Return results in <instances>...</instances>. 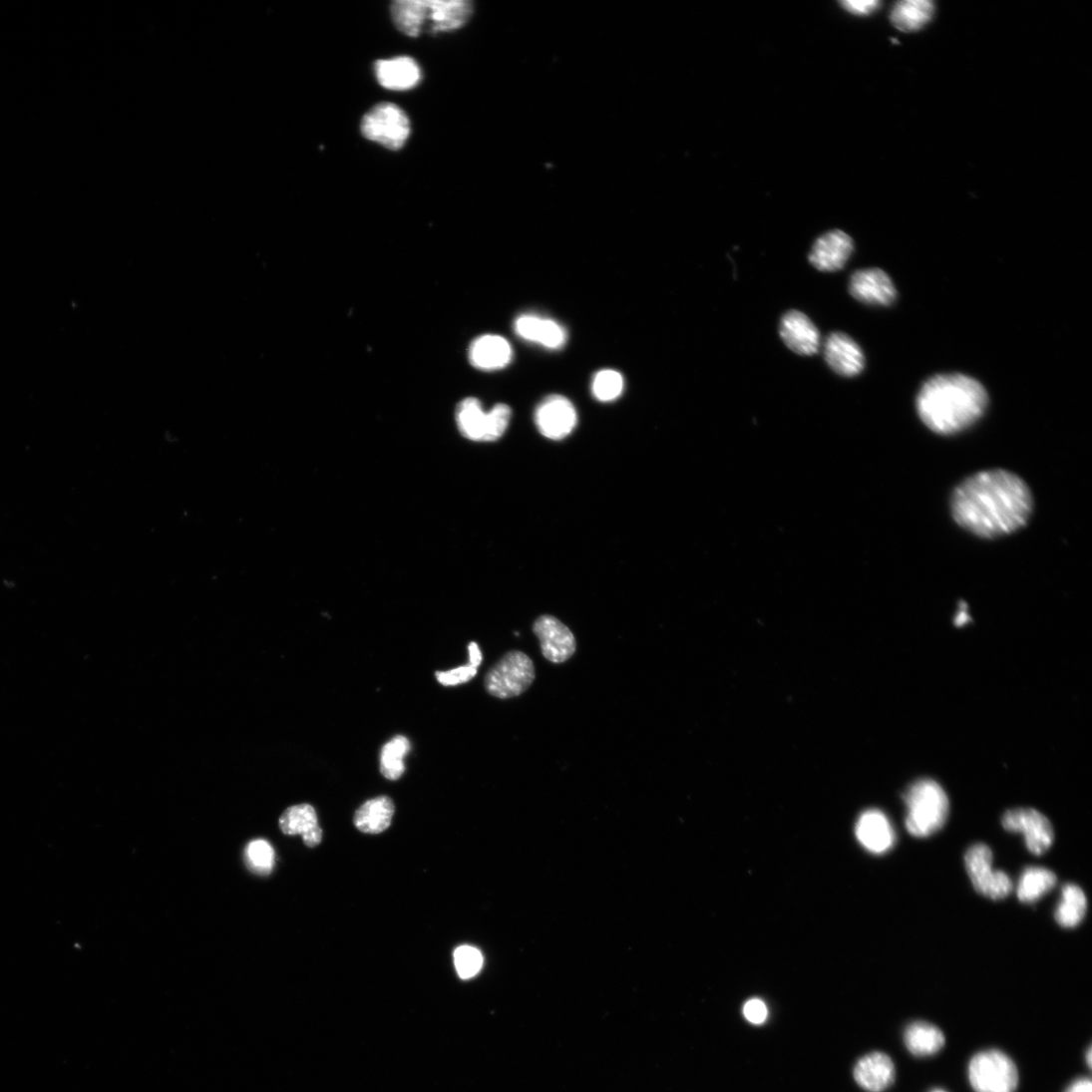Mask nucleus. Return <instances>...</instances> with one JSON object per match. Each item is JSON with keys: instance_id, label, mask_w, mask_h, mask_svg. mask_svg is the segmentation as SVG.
Masks as SVG:
<instances>
[{"instance_id": "36", "label": "nucleus", "mask_w": 1092, "mask_h": 1092, "mask_svg": "<svg viewBox=\"0 0 1092 1092\" xmlns=\"http://www.w3.org/2000/svg\"><path fill=\"white\" fill-rule=\"evenodd\" d=\"M1066 1092H1092L1090 1079L1079 1078L1069 1085Z\"/></svg>"}, {"instance_id": "1", "label": "nucleus", "mask_w": 1092, "mask_h": 1092, "mask_svg": "<svg viewBox=\"0 0 1092 1092\" xmlns=\"http://www.w3.org/2000/svg\"><path fill=\"white\" fill-rule=\"evenodd\" d=\"M951 512L964 530L983 539H994L1027 525L1033 512V497L1025 481L1013 473L984 471L955 489Z\"/></svg>"}, {"instance_id": "8", "label": "nucleus", "mask_w": 1092, "mask_h": 1092, "mask_svg": "<svg viewBox=\"0 0 1092 1092\" xmlns=\"http://www.w3.org/2000/svg\"><path fill=\"white\" fill-rule=\"evenodd\" d=\"M993 855L984 844L973 845L965 855V866L975 891L993 901L1006 899L1012 883L1002 871L992 870Z\"/></svg>"}, {"instance_id": "34", "label": "nucleus", "mask_w": 1092, "mask_h": 1092, "mask_svg": "<svg viewBox=\"0 0 1092 1092\" xmlns=\"http://www.w3.org/2000/svg\"><path fill=\"white\" fill-rule=\"evenodd\" d=\"M744 1015L751 1024L762 1025L767 1021L768 1008L763 1000L753 998L746 1002Z\"/></svg>"}, {"instance_id": "2", "label": "nucleus", "mask_w": 1092, "mask_h": 1092, "mask_svg": "<svg viewBox=\"0 0 1092 1092\" xmlns=\"http://www.w3.org/2000/svg\"><path fill=\"white\" fill-rule=\"evenodd\" d=\"M988 395L976 380L959 374L929 379L916 398V410L924 425L940 435L961 432L984 414Z\"/></svg>"}, {"instance_id": "39", "label": "nucleus", "mask_w": 1092, "mask_h": 1092, "mask_svg": "<svg viewBox=\"0 0 1092 1092\" xmlns=\"http://www.w3.org/2000/svg\"><path fill=\"white\" fill-rule=\"evenodd\" d=\"M930 1092H946V1091H944V1090H941V1089H934V1090H932V1091H930Z\"/></svg>"}, {"instance_id": "7", "label": "nucleus", "mask_w": 1092, "mask_h": 1092, "mask_svg": "<svg viewBox=\"0 0 1092 1092\" xmlns=\"http://www.w3.org/2000/svg\"><path fill=\"white\" fill-rule=\"evenodd\" d=\"M361 132L367 139L379 143L390 151H399L406 144L410 132V121L398 106L380 104L364 116Z\"/></svg>"}, {"instance_id": "19", "label": "nucleus", "mask_w": 1092, "mask_h": 1092, "mask_svg": "<svg viewBox=\"0 0 1092 1092\" xmlns=\"http://www.w3.org/2000/svg\"><path fill=\"white\" fill-rule=\"evenodd\" d=\"M514 350L504 337L484 335L470 346L469 358L475 368L485 372L504 369L512 362Z\"/></svg>"}, {"instance_id": "25", "label": "nucleus", "mask_w": 1092, "mask_h": 1092, "mask_svg": "<svg viewBox=\"0 0 1092 1092\" xmlns=\"http://www.w3.org/2000/svg\"><path fill=\"white\" fill-rule=\"evenodd\" d=\"M905 1043L914 1056L927 1057L938 1053L944 1046L941 1031L926 1022H914L905 1032Z\"/></svg>"}, {"instance_id": "35", "label": "nucleus", "mask_w": 1092, "mask_h": 1092, "mask_svg": "<svg viewBox=\"0 0 1092 1092\" xmlns=\"http://www.w3.org/2000/svg\"><path fill=\"white\" fill-rule=\"evenodd\" d=\"M842 7L849 13L856 16H868L877 11L881 6L880 2H843Z\"/></svg>"}, {"instance_id": "27", "label": "nucleus", "mask_w": 1092, "mask_h": 1092, "mask_svg": "<svg viewBox=\"0 0 1092 1092\" xmlns=\"http://www.w3.org/2000/svg\"><path fill=\"white\" fill-rule=\"evenodd\" d=\"M391 14L403 34L415 38L424 31L425 0H397L392 5Z\"/></svg>"}, {"instance_id": "29", "label": "nucleus", "mask_w": 1092, "mask_h": 1092, "mask_svg": "<svg viewBox=\"0 0 1092 1092\" xmlns=\"http://www.w3.org/2000/svg\"><path fill=\"white\" fill-rule=\"evenodd\" d=\"M411 752V743L405 736H396L382 749L380 768L382 775L397 781L405 773V758Z\"/></svg>"}, {"instance_id": "16", "label": "nucleus", "mask_w": 1092, "mask_h": 1092, "mask_svg": "<svg viewBox=\"0 0 1092 1092\" xmlns=\"http://www.w3.org/2000/svg\"><path fill=\"white\" fill-rule=\"evenodd\" d=\"M853 251V239L841 230H834L816 241L809 259L818 270L835 272L845 267Z\"/></svg>"}, {"instance_id": "13", "label": "nucleus", "mask_w": 1092, "mask_h": 1092, "mask_svg": "<svg viewBox=\"0 0 1092 1092\" xmlns=\"http://www.w3.org/2000/svg\"><path fill=\"white\" fill-rule=\"evenodd\" d=\"M473 13L468 0H425L424 31L437 34L461 29Z\"/></svg>"}, {"instance_id": "6", "label": "nucleus", "mask_w": 1092, "mask_h": 1092, "mask_svg": "<svg viewBox=\"0 0 1092 1092\" xmlns=\"http://www.w3.org/2000/svg\"><path fill=\"white\" fill-rule=\"evenodd\" d=\"M968 1077L975 1092H1014L1018 1072L1003 1052L986 1050L976 1054L968 1066Z\"/></svg>"}, {"instance_id": "38", "label": "nucleus", "mask_w": 1092, "mask_h": 1092, "mask_svg": "<svg viewBox=\"0 0 1092 1092\" xmlns=\"http://www.w3.org/2000/svg\"><path fill=\"white\" fill-rule=\"evenodd\" d=\"M970 621V616L967 611V605L961 602L959 612L955 619L956 626H963Z\"/></svg>"}, {"instance_id": "23", "label": "nucleus", "mask_w": 1092, "mask_h": 1092, "mask_svg": "<svg viewBox=\"0 0 1092 1092\" xmlns=\"http://www.w3.org/2000/svg\"><path fill=\"white\" fill-rule=\"evenodd\" d=\"M395 805L389 796H379L364 803L355 813L354 826L364 834H381L392 824Z\"/></svg>"}, {"instance_id": "17", "label": "nucleus", "mask_w": 1092, "mask_h": 1092, "mask_svg": "<svg viewBox=\"0 0 1092 1092\" xmlns=\"http://www.w3.org/2000/svg\"><path fill=\"white\" fill-rule=\"evenodd\" d=\"M860 844L874 854H885L896 844V833L886 815L872 810L864 813L856 828Z\"/></svg>"}, {"instance_id": "22", "label": "nucleus", "mask_w": 1092, "mask_h": 1092, "mask_svg": "<svg viewBox=\"0 0 1092 1092\" xmlns=\"http://www.w3.org/2000/svg\"><path fill=\"white\" fill-rule=\"evenodd\" d=\"M515 329L521 338L549 349L561 348L566 342V332L563 327L550 319L524 315L516 321Z\"/></svg>"}, {"instance_id": "37", "label": "nucleus", "mask_w": 1092, "mask_h": 1092, "mask_svg": "<svg viewBox=\"0 0 1092 1092\" xmlns=\"http://www.w3.org/2000/svg\"><path fill=\"white\" fill-rule=\"evenodd\" d=\"M469 651H470V665L472 667L478 669L479 666L482 663V660H483L482 651H481L478 643H476V642L470 643Z\"/></svg>"}, {"instance_id": "3", "label": "nucleus", "mask_w": 1092, "mask_h": 1092, "mask_svg": "<svg viewBox=\"0 0 1092 1092\" xmlns=\"http://www.w3.org/2000/svg\"><path fill=\"white\" fill-rule=\"evenodd\" d=\"M908 808L906 827L915 838H927L938 832L948 820L949 799L936 782H914L905 793Z\"/></svg>"}, {"instance_id": "33", "label": "nucleus", "mask_w": 1092, "mask_h": 1092, "mask_svg": "<svg viewBox=\"0 0 1092 1092\" xmlns=\"http://www.w3.org/2000/svg\"><path fill=\"white\" fill-rule=\"evenodd\" d=\"M477 673V668L468 665L450 671L436 672L435 676L443 686L453 687L470 682Z\"/></svg>"}, {"instance_id": "31", "label": "nucleus", "mask_w": 1092, "mask_h": 1092, "mask_svg": "<svg viewBox=\"0 0 1092 1092\" xmlns=\"http://www.w3.org/2000/svg\"><path fill=\"white\" fill-rule=\"evenodd\" d=\"M623 388L622 376L613 370H604L597 373L592 384L593 395L601 402L616 400L622 394Z\"/></svg>"}, {"instance_id": "9", "label": "nucleus", "mask_w": 1092, "mask_h": 1092, "mask_svg": "<svg viewBox=\"0 0 1092 1092\" xmlns=\"http://www.w3.org/2000/svg\"><path fill=\"white\" fill-rule=\"evenodd\" d=\"M1001 822L1007 832L1023 834L1028 850L1036 856L1044 855L1053 845L1052 824L1036 810H1010L1003 815Z\"/></svg>"}, {"instance_id": "5", "label": "nucleus", "mask_w": 1092, "mask_h": 1092, "mask_svg": "<svg viewBox=\"0 0 1092 1092\" xmlns=\"http://www.w3.org/2000/svg\"><path fill=\"white\" fill-rule=\"evenodd\" d=\"M536 669L528 654L510 651L489 671L485 678L487 692L500 699L522 695L534 683Z\"/></svg>"}, {"instance_id": "20", "label": "nucleus", "mask_w": 1092, "mask_h": 1092, "mask_svg": "<svg viewBox=\"0 0 1092 1092\" xmlns=\"http://www.w3.org/2000/svg\"><path fill=\"white\" fill-rule=\"evenodd\" d=\"M375 72L379 84L391 91L412 90L421 81L420 67L410 57L380 60L375 64Z\"/></svg>"}, {"instance_id": "21", "label": "nucleus", "mask_w": 1092, "mask_h": 1092, "mask_svg": "<svg viewBox=\"0 0 1092 1092\" xmlns=\"http://www.w3.org/2000/svg\"><path fill=\"white\" fill-rule=\"evenodd\" d=\"M279 828L287 836L301 835L309 848L317 847L322 841L323 832L316 811L307 804L288 808L279 819Z\"/></svg>"}, {"instance_id": "32", "label": "nucleus", "mask_w": 1092, "mask_h": 1092, "mask_svg": "<svg viewBox=\"0 0 1092 1092\" xmlns=\"http://www.w3.org/2000/svg\"><path fill=\"white\" fill-rule=\"evenodd\" d=\"M455 966L462 979L475 977L483 967L481 952L471 945H461L455 951Z\"/></svg>"}, {"instance_id": "18", "label": "nucleus", "mask_w": 1092, "mask_h": 1092, "mask_svg": "<svg viewBox=\"0 0 1092 1092\" xmlns=\"http://www.w3.org/2000/svg\"><path fill=\"white\" fill-rule=\"evenodd\" d=\"M854 1078L867 1091L883 1092L894 1083L896 1067L889 1055L873 1052L857 1062Z\"/></svg>"}, {"instance_id": "12", "label": "nucleus", "mask_w": 1092, "mask_h": 1092, "mask_svg": "<svg viewBox=\"0 0 1092 1092\" xmlns=\"http://www.w3.org/2000/svg\"><path fill=\"white\" fill-rule=\"evenodd\" d=\"M545 658L551 663L561 664L571 658L576 643L572 632L561 621L551 615L541 616L534 625Z\"/></svg>"}, {"instance_id": "10", "label": "nucleus", "mask_w": 1092, "mask_h": 1092, "mask_svg": "<svg viewBox=\"0 0 1092 1092\" xmlns=\"http://www.w3.org/2000/svg\"><path fill=\"white\" fill-rule=\"evenodd\" d=\"M849 291L857 301L874 306H890L897 299V289L887 272L880 268L861 269L850 278Z\"/></svg>"}, {"instance_id": "26", "label": "nucleus", "mask_w": 1092, "mask_h": 1092, "mask_svg": "<svg viewBox=\"0 0 1092 1092\" xmlns=\"http://www.w3.org/2000/svg\"><path fill=\"white\" fill-rule=\"evenodd\" d=\"M933 12V4L927 0H905L895 7L892 22L903 32H913L926 25Z\"/></svg>"}, {"instance_id": "11", "label": "nucleus", "mask_w": 1092, "mask_h": 1092, "mask_svg": "<svg viewBox=\"0 0 1092 1092\" xmlns=\"http://www.w3.org/2000/svg\"><path fill=\"white\" fill-rule=\"evenodd\" d=\"M576 412L565 397L551 395L546 398L536 411V423L546 439L560 441L568 436L576 424Z\"/></svg>"}, {"instance_id": "24", "label": "nucleus", "mask_w": 1092, "mask_h": 1092, "mask_svg": "<svg viewBox=\"0 0 1092 1092\" xmlns=\"http://www.w3.org/2000/svg\"><path fill=\"white\" fill-rule=\"evenodd\" d=\"M1055 873L1043 867H1029L1018 881L1017 899L1024 904H1033L1049 894L1056 886Z\"/></svg>"}, {"instance_id": "14", "label": "nucleus", "mask_w": 1092, "mask_h": 1092, "mask_svg": "<svg viewBox=\"0 0 1092 1092\" xmlns=\"http://www.w3.org/2000/svg\"><path fill=\"white\" fill-rule=\"evenodd\" d=\"M779 331L783 342L796 354L812 356L818 353L821 346L820 331L803 312H787L780 321Z\"/></svg>"}, {"instance_id": "28", "label": "nucleus", "mask_w": 1092, "mask_h": 1092, "mask_svg": "<svg viewBox=\"0 0 1092 1092\" xmlns=\"http://www.w3.org/2000/svg\"><path fill=\"white\" fill-rule=\"evenodd\" d=\"M1087 910V900L1083 891L1075 885H1066L1062 889V901L1055 911L1057 923L1065 928L1077 926Z\"/></svg>"}, {"instance_id": "15", "label": "nucleus", "mask_w": 1092, "mask_h": 1092, "mask_svg": "<svg viewBox=\"0 0 1092 1092\" xmlns=\"http://www.w3.org/2000/svg\"><path fill=\"white\" fill-rule=\"evenodd\" d=\"M825 359L838 375L853 378L865 369V355L858 343L842 332L830 334L825 342Z\"/></svg>"}, {"instance_id": "30", "label": "nucleus", "mask_w": 1092, "mask_h": 1092, "mask_svg": "<svg viewBox=\"0 0 1092 1092\" xmlns=\"http://www.w3.org/2000/svg\"><path fill=\"white\" fill-rule=\"evenodd\" d=\"M245 859L248 867L257 874H269L275 865V854L271 845L263 840H256L248 844L245 849Z\"/></svg>"}, {"instance_id": "4", "label": "nucleus", "mask_w": 1092, "mask_h": 1092, "mask_svg": "<svg viewBox=\"0 0 1092 1092\" xmlns=\"http://www.w3.org/2000/svg\"><path fill=\"white\" fill-rule=\"evenodd\" d=\"M513 411L506 404L496 405L490 412L483 410L476 398L462 401L456 411L458 427L473 442L493 443L501 439L507 430Z\"/></svg>"}]
</instances>
